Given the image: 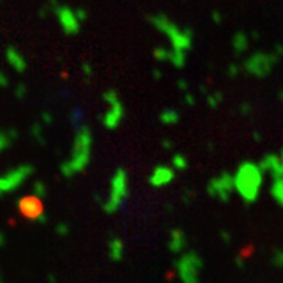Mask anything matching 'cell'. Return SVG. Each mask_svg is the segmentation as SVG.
<instances>
[{"instance_id":"cb8c5ba5","label":"cell","mask_w":283,"mask_h":283,"mask_svg":"<svg viewBox=\"0 0 283 283\" xmlns=\"http://www.w3.org/2000/svg\"><path fill=\"white\" fill-rule=\"evenodd\" d=\"M241 113H243V115H249V113H252V105L249 102H243L241 104Z\"/></svg>"},{"instance_id":"f1b7e54d","label":"cell","mask_w":283,"mask_h":283,"mask_svg":"<svg viewBox=\"0 0 283 283\" xmlns=\"http://www.w3.org/2000/svg\"><path fill=\"white\" fill-rule=\"evenodd\" d=\"M184 99H186V104H187V105H194V104H195L192 95H186V96H184Z\"/></svg>"},{"instance_id":"44dd1931","label":"cell","mask_w":283,"mask_h":283,"mask_svg":"<svg viewBox=\"0 0 283 283\" xmlns=\"http://www.w3.org/2000/svg\"><path fill=\"white\" fill-rule=\"evenodd\" d=\"M222 99H223V95L221 93V91H214V93L206 98V102L211 109H217L219 105L222 104Z\"/></svg>"},{"instance_id":"7c38bea8","label":"cell","mask_w":283,"mask_h":283,"mask_svg":"<svg viewBox=\"0 0 283 283\" xmlns=\"http://www.w3.org/2000/svg\"><path fill=\"white\" fill-rule=\"evenodd\" d=\"M260 167L263 168L264 173H271L274 180L282 176V159L277 154H266L264 158L261 159Z\"/></svg>"},{"instance_id":"4fadbf2b","label":"cell","mask_w":283,"mask_h":283,"mask_svg":"<svg viewBox=\"0 0 283 283\" xmlns=\"http://www.w3.org/2000/svg\"><path fill=\"white\" fill-rule=\"evenodd\" d=\"M107 253H109V258L112 261H121L124 257V243L121 238H117V236H112L107 243Z\"/></svg>"},{"instance_id":"9a60e30c","label":"cell","mask_w":283,"mask_h":283,"mask_svg":"<svg viewBox=\"0 0 283 283\" xmlns=\"http://www.w3.org/2000/svg\"><path fill=\"white\" fill-rule=\"evenodd\" d=\"M271 195L275 202H277L279 206L283 208V176L282 178H275L272 186H271Z\"/></svg>"},{"instance_id":"484cf974","label":"cell","mask_w":283,"mask_h":283,"mask_svg":"<svg viewBox=\"0 0 283 283\" xmlns=\"http://www.w3.org/2000/svg\"><path fill=\"white\" fill-rule=\"evenodd\" d=\"M221 238L223 239V243H230L231 241V235L228 231H221Z\"/></svg>"},{"instance_id":"8fae6325","label":"cell","mask_w":283,"mask_h":283,"mask_svg":"<svg viewBox=\"0 0 283 283\" xmlns=\"http://www.w3.org/2000/svg\"><path fill=\"white\" fill-rule=\"evenodd\" d=\"M186 244H187L186 233H184L181 228L170 230V235H168V250L170 252L181 255L184 250H186Z\"/></svg>"},{"instance_id":"d590c367","label":"cell","mask_w":283,"mask_h":283,"mask_svg":"<svg viewBox=\"0 0 283 283\" xmlns=\"http://www.w3.org/2000/svg\"><path fill=\"white\" fill-rule=\"evenodd\" d=\"M280 159H282V176H283V150L280 151ZM280 176V178H282Z\"/></svg>"},{"instance_id":"ac0fdd59","label":"cell","mask_w":283,"mask_h":283,"mask_svg":"<svg viewBox=\"0 0 283 283\" xmlns=\"http://www.w3.org/2000/svg\"><path fill=\"white\" fill-rule=\"evenodd\" d=\"M63 24H65V28H66V32H77V28H79V24H77V20L74 19V16L71 14V11L65 10L63 11Z\"/></svg>"},{"instance_id":"5bb4252c","label":"cell","mask_w":283,"mask_h":283,"mask_svg":"<svg viewBox=\"0 0 283 283\" xmlns=\"http://www.w3.org/2000/svg\"><path fill=\"white\" fill-rule=\"evenodd\" d=\"M233 49H235L236 54H243L247 51V47H249V37H247L245 32H236L235 35H233Z\"/></svg>"},{"instance_id":"9c48e42d","label":"cell","mask_w":283,"mask_h":283,"mask_svg":"<svg viewBox=\"0 0 283 283\" xmlns=\"http://www.w3.org/2000/svg\"><path fill=\"white\" fill-rule=\"evenodd\" d=\"M18 208L25 219H30V221H38V222H44L46 216H44V206H42V202L40 200L38 195L35 197H24L20 198L18 203Z\"/></svg>"},{"instance_id":"8992f818","label":"cell","mask_w":283,"mask_h":283,"mask_svg":"<svg viewBox=\"0 0 283 283\" xmlns=\"http://www.w3.org/2000/svg\"><path fill=\"white\" fill-rule=\"evenodd\" d=\"M280 59L274 52H253L249 59L244 61L243 69L247 74L253 77H266L272 73L274 66Z\"/></svg>"},{"instance_id":"e0dca14e","label":"cell","mask_w":283,"mask_h":283,"mask_svg":"<svg viewBox=\"0 0 283 283\" xmlns=\"http://www.w3.org/2000/svg\"><path fill=\"white\" fill-rule=\"evenodd\" d=\"M168 61L173 63L175 68H184V65H186V51L172 47V54H170Z\"/></svg>"},{"instance_id":"d4e9b609","label":"cell","mask_w":283,"mask_h":283,"mask_svg":"<svg viewBox=\"0 0 283 283\" xmlns=\"http://www.w3.org/2000/svg\"><path fill=\"white\" fill-rule=\"evenodd\" d=\"M69 231V228H68V226L66 225H59V226H57V233H60V235H66V233Z\"/></svg>"},{"instance_id":"6da1fadb","label":"cell","mask_w":283,"mask_h":283,"mask_svg":"<svg viewBox=\"0 0 283 283\" xmlns=\"http://www.w3.org/2000/svg\"><path fill=\"white\" fill-rule=\"evenodd\" d=\"M263 176L264 172L260 164H255L250 161L239 164L235 173V187L236 194L244 203L250 204L258 200L261 187H263Z\"/></svg>"},{"instance_id":"7402d4cb","label":"cell","mask_w":283,"mask_h":283,"mask_svg":"<svg viewBox=\"0 0 283 283\" xmlns=\"http://www.w3.org/2000/svg\"><path fill=\"white\" fill-rule=\"evenodd\" d=\"M271 261H272V264L275 267L283 269V249H277V250H275L272 253V257H271Z\"/></svg>"},{"instance_id":"d6986e66","label":"cell","mask_w":283,"mask_h":283,"mask_svg":"<svg viewBox=\"0 0 283 283\" xmlns=\"http://www.w3.org/2000/svg\"><path fill=\"white\" fill-rule=\"evenodd\" d=\"M170 54H172V49H167V47H156L154 49V59H158L159 61H168L170 60Z\"/></svg>"},{"instance_id":"1f68e13d","label":"cell","mask_w":283,"mask_h":283,"mask_svg":"<svg viewBox=\"0 0 283 283\" xmlns=\"http://www.w3.org/2000/svg\"><path fill=\"white\" fill-rule=\"evenodd\" d=\"M178 87H180V90H187V82L180 81V82H178Z\"/></svg>"},{"instance_id":"30bf717a","label":"cell","mask_w":283,"mask_h":283,"mask_svg":"<svg viewBox=\"0 0 283 283\" xmlns=\"http://www.w3.org/2000/svg\"><path fill=\"white\" fill-rule=\"evenodd\" d=\"M175 168L173 167H168V165H158L154 167V170L151 172L150 178H148V182L150 186L159 189V187H164L167 184H170L175 180Z\"/></svg>"},{"instance_id":"52a82bcc","label":"cell","mask_w":283,"mask_h":283,"mask_svg":"<svg viewBox=\"0 0 283 283\" xmlns=\"http://www.w3.org/2000/svg\"><path fill=\"white\" fill-rule=\"evenodd\" d=\"M206 192L216 200L226 203L231 198L233 192H236L235 187V175L228 172H222L221 175L211 178L206 184Z\"/></svg>"},{"instance_id":"603a6c76","label":"cell","mask_w":283,"mask_h":283,"mask_svg":"<svg viewBox=\"0 0 283 283\" xmlns=\"http://www.w3.org/2000/svg\"><path fill=\"white\" fill-rule=\"evenodd\" d=\"M226 73H228V77H231V79H235V77L239 76L241 68L236 65V63H231V65L228 66V69H226Z\"/></svg>"},{"instance_id":"4dcf8cb0","label":"cell","mask_w":283,"mask_h":283,"mask_svg":"<svg viewBox=\"0 0 283 283\" xmlns=\"http://www.w3.org/2000/svg\"><path fill=\"white\" fill-rule=\"evenodd\" d=\"M212 18H214V20H216L217 24L222 20V16H221V13H219V11H214V14H212Z\"/></svg>"},{"instance_id":"f546056e","label":"cell","mask_w":283,"mask_h":283,"mask_svg":"<svg viewBox=\"0 0 283 283\" xmlns=\"http://www.w3.org/2000/svg\"><path fill=\"white\" fill-rule=\"evenodd\" d=\"M162 145H164V148H165V150H170V148L173 146V143H172V142H170L168 139H165L164 142H162Z\"/></svg>"},{"instance_id":"83f0119b","label":"cell","mask_w":283,"mask_h":283,"mask_svg":"<svg viewBox=\"0 0 283 283\" xmlns=\"http://www.w3.org/2000/svg\"><path fill=\"white\" fill-rule=\"evenodd\" d=\"M274 54L280 59V57L283 55V46H282V44H277V46H275V52H274Z\"/></svg>"},{"instance_id":"e575fe53","label":"cell","mask_w":283,"mask_h":283,"mask_svg":"<svg viewBox=\"0 0 283 283\" xmlns=\"http://www.w3.org/2000/svg\"><path fill=\"white\" fill-rule=\"evenodd\" d=\"M279 101H280V102H283V88L279 91Z\"/></svg>"},{"instance_id":"277c9868","label":"cell","mask_w":283,"mask_h":283,"mask_svg":"<svg viewBox=\"0 0 283 283\" xmlns=\"http://www.w3.org/2000/svg\"><path fill=\"white\" fill-rule=\"evenodd\" d=\"M129 197V181L124 168H117L110 180V192L109 197L102 203V209L107 214H115L123 206L126 198Z\"/></svg>"},{"instance_id":"2e32d148","label":"cell","mask_w":283,"mask_h":283,"mask_svg":"<svg viewBox=\"0 0 283 283\" xmlns=\"http://www.w3.org/2000/svg\"><path fill=\"white\" fill-rule=\"evenodd\" d=\"M159 120H161V123H164L165 126H173L180 121V113L175 109H165L159 115Z\"/></svg>"},{"instance_id":"ffe728a7","label":"cell","mask_w":283,"mask_h":283,"mask_svg":"<svg viewBox=\"0 0 283 283\" xmlns=\"http://www.w3.org/2000/svg\"><path fill=\"white\" fill-rule=\"evenodd\" d=\"M172 167L175 170H186L187 168V159H186V156H182V154H175L173 156V159H172Z\"/></svg>"},{"instance_id":"7a4b0ae2","label":"cell","mask_w":283,"mask_h":283,"mask_svg":"<svg viewBox=\"0 0 283 283\" xmlns=\"http://www.w3.org/2000/svg\"><path fill=\"white\" fill-rule=\"evenodd\" d=\"M151 25L159 30L161 33H164L165 37L172 42V47L175 49H181V51H189L192 47V41H194V32L192 28H180L173 20H170L165 14L158 13L154 16L150 18Z\"/></svg>"},{"instance_id":"3957f363","label":"cell","mask_w":283,"mask_h":283,"mask_svg":"<svg viewBox=\"0 0 283 283\" xmlns=\"http://www.w3.org/2000/svg\"><path fill=\"white\" fill-rule=\"evenodd\" d=\"M91 142L93 140H91V134L88 131V127L83 126L79 131V134H77L73 158L63 165V173H65V176L71 178L73 175L82 172V170L88 165L90 154H91Z\"/></svg>"},{"instance_id":"d6a6232c","label":"cell","mask_w":283,"mask_h":283,"mask_svg":"<svg viewBox=\"0 0 283 283\" xmlns=\"http://www.w3.org/2000/svg\"><path fill=\"white\" fill-rule=\"evenodd\" d=\"M236 264H238L239 267H243V266H244V260L241 258V257H238V258H236Z\"/></svg>"},{"instance_id":"5b68a950","label":"cell","mask_w":283,"mask_h":283,"mask_svg":"<svg viewBox=\"0 0 283 283\" xmlns=\"http://www.w3.org/2000/svg\"><path fill=\"white\" fill-rule=\"evenodd\" d=\"M176 275L181 283H200L203 271V258L197 252H182L175 263Z\"/></svg>"},{"instance_id":"4316f807","label":"cell","mask_w":283,"mask_h":283,"mask_svg":"<svg viewBox=\"0 0 283 283\" xmlns=\"http://www.w3.org/2000/svg\"><path fill=\"white\" fill-rule=\"evenodd\" d=\"M190 198H192V192H190V190H189V189H186V190H184V195H182V200H184V202H187V203H189V200H190Z\"/></svg>"},{"instance_id":"836d02e7","label":"cell","mask_w":283,"mask_h":283,"mask_svg":"<svg viewBox=\"0 0 283 283\" xmlns=\"http://www.w3.org/2000/svg\"><path fill=\"white\" fill-rule=\"evenodd\" d=\"M153 76H154V79H161V71H154Z\"/></svg>"},{"instance_id":"ba28073f","label":"cell","mask_w":283,"mask_h":283,"mask_svg":"<svg viewBox=\"0 0 283 283\" xmlns=\"http://www.w3.org/2000/svg\"><path fill=\"white\" fill-rule=\"evenodd\" d=\"M104 101L109 104V110L105 112L104 115V126L107 129H115L118 127V124L121 123V120L124 117V107H123V102L120 101V98L117 95V91L109 90L104 93Z\"/></svg>"}]
</instances>
